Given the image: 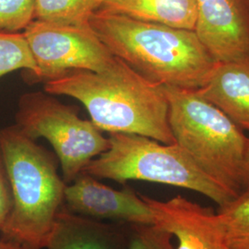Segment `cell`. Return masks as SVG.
Instances as JSON below:
<instances>
[{
  "mask_svg": "<svg viewBox=\"0 0 249 249\" xmlns=\"http://www.w3.org/2000/svg\"><path fill=\"white\" fill-rule=\"evenodd\" d=\"M45 90L80 101L101 131L176 143L163 86L145 79L117 56L106 71H70L45 81Z\"/></svg>",
  "mask_w": 249,
  "mask_h": 249,
  "instance_id": "cell-1",
  "label": "cell"
},
{
  "mask_svg": "<svg viewBox=\"0 0 249 249\" xmlns=\"http://www.w3.org/2000/svg\"><path fill=\"white\" fill-rule=\"evenodd\" d=\"M89 24L111 53L161 86L197 89L217 63L194 31L99 10Z\"/></svg>",
  "mask_w": 249,
  "mask_h": 249,
  "instance_id": "cell-2",
  "label": "cell"
},
{
  "mask_svg": "<svg viewBox=\"0 0 249 249\" xmlns=\"http://www.w3.org/2000/svg\"><path fill=\"white\" fill-rule=\"evenodd\" d=\"M0 148L12 191V209L0 238L44 249L64 207L67 184L58 159L16 124L0 129Z\"/></svg>",
  "mask_w": 249,
  "mask_h": 249,
  "instance_id": "cell-3",
  "label": "cell"
},
{
  "mask_svg": "<svg viewBox=\"0 0 249 249\" xmlns=\"http://www.w3.org/2000/svg\"><path fill=\"white\" fill-rule=\"evenodd\" d=\"M173 136L205 174L236 198L249 193V138L195 89L163 86Z\"/></svg>",
  "mask_w": 249,
  "mask_h": 249,
  "instance_id": "cell-4",
  "label": "cell"
},
{
  "mask_svg": "<svg viewBox=\"0 0 249 249\" xmlns=\"http://www.w3.org/2000/svg\"><path fill=\"white\" fill-rule=\"evenodd\" d=\"M110 147L82 173L120 184L128 180L182 187L198 192L219 207L236 197L208 177L178 143L164 144L136 134L111 133Z\"/></svg>",
  "mask_w": 249,
  "mask_h": 249,
  "instance_id": "cell-5",
  "label": "cell"
},
{
  "mask_svg": "<svg viewBox=\"0 0 249 249\" xmlns=\"http://www.w3.org/2000/svg\"><path fill=\"white\" fill-rule=\"evenodd\" d=\"M15 124L32 140L45 138L52 145L67 185L110 147L109 139L91 121L41 91L19 98Z\"/></svg>",
  "mask_w": 249,
  "mask_h": 249,
  "instance_id": "cell-6",
  "label": "cell"
},
{
  "mask_svg": "<svg viewBox=\"0 0 249 249\" xmlns=\"http://www.w3.org/2000/svg\"><path fill=\"white\" fill-rule=\"evenodd\" d=\"M37 67L32 80L47 81L74 70L107 71L116 60L89 25L34 19L22 32Z\"/></svg>",
  "mask_w": 249,
  "mask_h": 249,
  "instance_id": "cell-7",
  "label": "cell"
},
{
  "mask_svg": "<svg viewBox=\"0 0 249 249\" xmlns=\"http://www.w3.org/2000/svg\"><path fill=\"white\" fill-rule=\"evenodd\" d=\"M194 32L217 62L249 59V0H196Z\"/></svg>",
  "mask_w": 249,
  "mask_h": 249,
  "instance_id": "cell-8",
  "label": "cell"
},
{
  "mask_svg": "<svg viewBox=\"0 0 249 249\" xmlns=\"http://www.w3.org/2000/svg\"><path fill=\"white\" fill-rule=\"evenodd\" d=\"M64 207L73 214L111 223L155 224L151 208L131 187L117 190L81 173L65 188Z\"/></svg>",
  "mask_w": 249,
  "mask_h": 249,
  "instance_id": "cell-9",
  "label": "cell"
},
{
  "mask_svg": "<svg viewBox=\"0 0 249 249\" xmlns=\"http://www.w3.org/2000/svg\"><path fill=\"white\" fill-rule=\"evenodd\" d=\"M140 195L151 208L155 225L177 237L178 247L175 249H228L223 244L216 213L212 208L180 195L167 201Z\"/></svg>",
  "mask_w": 249,
  "mask_h": 249,
  "instance_id": "cell-10",
  "label": "cell"
},
{
  "mask_svg": "<svg viewBox=\"0 0 249 249\" xmlns=\"http://www.w3.org/2000/svg\"><path fill=\"white\" fill-rule=\"evenodd\" d=\"M46 249H128L127 223H104L70 213H58Z\"/></svg>",
  "mask_w": 249,
  "mask_h": 249,
  "instance_id": "cell-11",
  "label": "cell"
},
{
  "mask_svg": "<svg viewBox=\"0 0 249 249\" xmlns=\"http://www.w3.org/2000/svg\"><path fill=\"white\" fill-rule=\"evenodd\" d=\"M196 94L249 131V59L217 62Z\"/></svg>",
  "mask_w": 249,
  "mask_h": 249,
  "instance_id": "cell-12",
  "label": "cell"
},
{
  "mask_svg": "<svg viewBox=\"0 0 249 249\" xmlns=\"http://www.w3.org/2000/svg\"><path fill=\"white\" fill-rule=\"evenodd\" d=\"M96 10L190 31L196 25V0H102Z\"/></svg>",
  "mask_w": 249,
  "mask_h": 249,
  "instance_id": "cell-13",
  "label": "cell"
},
{
  "mask_svg": "<svg viewBox=\"0 0 249 249\" xmlns=\"http://www.w3.org/2000/svg\"><path fill=\"white\" fill-rule=\"evenodd\" d=\"M216 221L227 249H249V194L221 207Z\"/></svg>",
  "mask_w": 249,
  "mask_h": 249,
  "instance_id": "cell-14",
  "label": "cell"
},
{
  "mask_svg": "<svg viewBox=\"0 0 249 249\" xmlns=\"http://www.w3.org/2000/svg\"><path fill=\"white\" fill-rule=\"evenodd\" d=\"M99 0H36L35 19L64 25H89Z\"/></svg>",
  "mask_w": 249,
  "mask_h": 249,
  "instance_id": "cell-15",
  "label": "cell"
},
{
  "mask_svg": "<svg viewBox=\"0 0 249 249\" xmlns=\"http://www.w3.org/2000/svg\"><path fill=\"white\" fill-rule=\"evenodd\" d=\"M18 70L29 72L32 78L37 74L25 36L22 33H0V78Z\"/></svg>",
  "mask_w": 249,
  "mask_h": 249,
  "instance_id": "cell-16",
  "label": "cell"
},
{
  "mask_svg": "<svg viewBox=\"0 0 249 249\" xmlns=\"http://www.w3.org/2000/svg\"><path fill=\"white\" fill-rule=\"evenodd\" d=\"M36 0H0V33L23 32L35 19Z\"/></svg>",
  "mask_w": 249,
  "mask_h": 249,
  "instance_id": "cell-17",
  "label": "cell"
},
{
  "mask_svg": "<svg viewBox=\"0 0 249 249\" xmlns=\"http://www.w3.org/2000/svg\"><path fill=\"white\" fill-rule=\"evenodd\" d=\"M128 249H175L173 235L155 224L127 223Z\"/></svg>",
  "mask_w": 249,
  "mask_h": 249,
  "instance_id": "cell-18",
  "label": "cell"
},
{
  "mask_svg": "<svg viewBox=\"0 0 249 249\" xmlns=\"http://www.w3.org/2000/svg\"><path fill=\"white\" fill-rule=\"evenodd\" d=\"M12 209V191L4 156L0 148V231L8 222Z\"/></svg>",
  "mask_w": 249,
  "mask_h": 249,
  "instance_id": "cell-19",
  "label": "cell"
},
{
  "mask_svg": "<svg viewBox=\"0 0 249 249\" xmlns=\"http://www.w3.org/2000/svg\"><path fill=\"white\" fill-rule=\"evenodd\" d=\"M0 249H30L19 245L18 243L11 242V241L4 240L0 238Z\"/></svg>",
  "mask_w": 249,
  "mask_h": 249,
  "instance_id": "cell-20",
  "label": "cell"
},
{
  "mask_svg": "<svg viewBox=\"0 0 249 249\" xmlns=\"http://www.w3.org/2000/svg\"><path fill=\"white\" fill-rule=\"evenodd\" d=\"M248 169H249V151H248Z\"/></svg>",
  "mask_w": 249,
  "mask_h": 249,
  "instance_id": "cell-21",
  "label": "cell"
},
{
  "mask_svg": "<svg viewBox=\"0 0 249 249\" xmlns=\"http://www.w3.org/2000/svg\"><path fill=\"white\" fill-rule=\"evenodd\" d=\"M101 1H102V0H99V5H100V3H101ZM99 7V6H98Z\"/></svg>",
  "mask_w": 249,
  "mask_h": 249,
  "instance_id": "cell-22",
  "label": "cell"
}]
</instances>
